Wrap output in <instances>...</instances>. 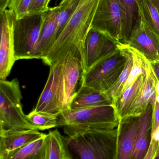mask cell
I'll use <instances>...</instances> for the list:
<instances>
[{"label": "cell", "instance_id": "cb8c5ba5", "mask_svg": "<svg viewBox=\"0 0 159 159\" xmlns=\"http://www.w3.org/2000/svg\"><path fill=\"white\" fill-rule=\"evenodd\" d=\"M128 46L132 55L133 65L129 79L125 84L122 93L131 86L140 75H145L147 69L151 63L139 51L129 46L128 45Z\"/></svg>", "mask_w": 159, "mask_h": 159}, {"label": "cell", "instance_id": "83f0119b", "mask_svg": "<svg viewBox=\"0 0 159 159\" xmlns=\"http://www.w3.org/2000/svg\"><path fill=\"white\" fill-rule=\"evenodd\" d=\"M77 5L70 7H66V8H61L58 6L59 7V10L57 16V27H56L54 43L67 24L70 17L74 11Z\"/></svg>", "mask_w": 159, "mask_h": 159}, {"label": "cell", "instance_id": "7a4b0ae2", "mask_svg": "<svg viewBox=\"0 0 159 159\" xmlns=\"http://www.w3.org/2000/svg\"><path fill=\"white\" fill-rule=\"evenodd\" d=\"M118 127L83 131L64 137L66 159H115Z\"/></svg>", "mask_w": 159, "mask_h": 159}, {"label": "cell", "instance_id": "f546056e", "mask_svg": "<svg viewBox=\"0 0 159 159\" xmlns=\"http://www.w3.org/2000/svg\"><path fill=\"white\" fill-rule=\"evenodd\" d=\"M159 128V103L156 101L153 106L152 132Z\"/></svg>", "mask_w": 159, "mask_h": 159}, {"label": "cell", "instance_id": "f35d334b", "mask_svg": "<svg viewBox=\"0 0 159 159\" xmlns=\"http://www.w3.org/2000/svg\"><path fill=\"white\" fill-rule=\"evenodd\" d=\"M51 0H47V3L48 5H49V2H50V1H51Z\"/></svg>", "mask_w": 159, "mask_h": 159}, {"label": "cell", "instance_id": "1f68e13d", "mask_svg": "<svg viewBox=\"0 0 159 159\" xmlns=\"http://www.w3.org/2000/svg\"><path fill=\"white\" fill-rule=\"evenodd\" d=\"M79 0H62L58 6L61 8H66L77 5Z\"/></svg>", "mask_w": 159, "mask_h": 159}, {"label": "cell", "instance_id": "2e32d148", "mask_svg": "<svg viewBox=\"0 0 159 159\" xmlns=\"http://www.w3.org/2000/svg\"><path fill=\"white\" fill-rule=\"evenodd\" d=\"M113 105V99L105 93L91 87L81 85L70 102L69 109L73 110Z\"/></svg>", "mask_w": 159, "mask_h": 159}, {"label": "cell", "instance_id": "f1b7e54d", "mask_svg": "<svg viewBox=\"0 0 159 159\" xmlns=\"http://www.w3.org/2000/svg\"><path fill=\"white\" fill-rule=\"evenodd\" d=\"M47 0H33L30 7L29 16L39 15L47 12L49 9Z\"/></svg>", "mask_w": 159, "mask_h": 159}, {"label": "cell", "instance_id": "d590c367", "mask_svg": "<svg viewBox=\"0 0 159 159\" xmlns=\"http://www.w3.org/2000/svg\"><path fill=\"white\" fill-rule=\"evenodd\" d=\"M154 5L157 8L159 12V0H150Z\"/></svg>", "mask_w": 159, "mask_h": 159}, {"label": "cell", "instance_id": "4316f807", "mask_svg": "<svg viewBox=\"0 0 159 159\" xmlns=\"http://www.w3.org/2000/svg\"><path fill=\"white\" fill-rule=\"evenodd\" d=\"M33 0H10L9 10L12 11L17 20L29 16L30 7Z\"/></svg>", "mask_w": 159, "mask_h": 159}, {"label": "cell", "instance_id": "d4e9b609", "mask_svg": "<svg viewBox=\"0 0 159 159\" xmlns=\"http://www.w3.org/2000/svg\"><path fill=\"white\" fill-rule=\"evenodd\" d=\"M58 115L37 112L33 110L26 117L35 129L44 131L58 127Z\"/></svg>", "mask_w": 159, "mask_h": 159}, {"label": "cell", "instance_id": "4fadbf2b", "mask_svg": "<svg viewBox=\"0 0 159 159\" xmlns=\"http://www.w3.org/2000/svg\"><path fill=\"white\" fill-rule=\"evenodd\" d=\"M140 119V116H131L120 120L118 126L115 159H131Z\"/></svg>", "mask_w": 159, "mask_h": 159}, {"label": "cell", "instance_id": "836d02e7", "mask_svg": "<svg viewBox=\"0 0 159 159\" xmlns=\"http://www.w3.org/2000/svg\"><path fill=\"white\" fill-rule=\"evenodd\" d=\"M151 64L159 81V62H151Z\"/></svg>", "mask_w": 159, "mask_h": 159}, {"label": "cell", "instance_id": "74e56055", "mask_svg": "<svg viewBox=\"0 0 159 159\" xmlns=\"http://www.w3.org/2000/svg\"><path fill=\"white\" fill-rule=\"evenodd\" d=\"M159 159V148L157 152L156 157H155V159Z\"/></svg>", "mask_w": 159, "mask_h": 159}, {"label": "cell", "instance_id": "3957f363", "mask_svg": "<svg viewBox=\"0 0 159 159\" xmlns=\"http://www.w3.org/2000/svg\"><path fill=\"white\" fill-rule=\"evenodd\" d=\"M119 120L113 105L66 110L58 116V127L70 136L91 129H113L117 128Z\"/></svg>", "mask_w": 159, "mask_h": 159}, {"label": "cell", "instance_id": "5bb4252c", "mask_svg": "<svg viewBox=\"0 0 159 159\" xmlns=\"http://www.w3.org/2000/svg\"><path fill=\"white\" fill-rule=\"evenodd\" d=\"M158 82V80L150 63L147 69L138 96L127 116H140L150 105L154 106L157 98V87Z\"/></svg>", "mask_w": 159, "mask_h": 159}, {"label": "cell", "instance_id": "484cf974", "mask_svg": "<svg viewBox=\"0 0 159 159\" xmlns=\"http://www.w3.org/2000/svg\"><path fill=\"white\" fill-rule=\"evenodd\" d=\"M139 8L147 26L159 38V12L150 0H138Z\"/></svg>", "mask_w": 159, "mask_h": 159}, {"label": "cell", "instance_id": "9a60e30c", "mask_svg": "<svg viewBox=\"0 0 159 159\" xmlns=\"http://www.w3.org/2000/svg\"><path fill=\"white\" fill-rule=\"evenodd\" d=\"M45 134L36 129L0 131V157L36 141Z\"/></svg>", "mask_w": 159, "mask_h": 159}, {"label": "cell", "instance_id": "8992f818", "mask_svg": "<svg viewBox=\"0 0 159 159\" xmlns=\"http://www.w3.org/2000/svg\"><path fill=\"white\" fill-rule=\"evenodd\" d=\"M48 12V11H47ZM28 16L16 21L14 30L16 61L35 59V53L47 13Z\"/></svg>", "mask_w": 159, "mask_h": 159}, {"label": "cell", "instance_id": "9c48e42d", "mask_svg": "<svg viewBox=\"0 0 159 159\" xmlns=\"http://www.w3.org/2000/svg\"><path fill=\"white\" fill-rule=\"evenodd\" d=\"M82 72L79 53L76 50L67 52L63 56L62 73L60 99L61 113L69 109L70 102L77 92V87L79 80H81Z\"/></svg>", "mask_w": 159, "mask_h": 159}, {"label": "cell", "instance_id": "e0dca14e", "mask_svg": "<svg viewBox=\"0 0 159 159\" xmlns=\"http://www.w3.org/2000/svg\"><path fill=\"white\" fill-rule=\"evenodd\" d=\"M153 106L150 105L140 116L139 130L134 143L131 159H144L152 139Z\"/></svg>", "mask_w": 159, "mask_h": 159}, {"label": "cell", "instance_id": "603a6c76", "mask_svg": "<svg viewBox=\"0 0 159 159\" xmlns=\"http://www.w3.org/2000/svg\"><path fill=\"white\" fill-rule=\"evenodd\" d=\"M122 46L124 48L127 56V61L125 67L115 83L108 91L105 92L107 95L113 99V103L122 93L125 84L129 79L133 65L132 55L128 45L122 44Z\"/></svg>", "mask_w": 159, "mask_h": 159}, {"label": "cell", "instance_id": "8d00e7d4", "mask_svg": "<svg viewBox=\"0 0 159 159\" xmlns=\"http://www.w3.org/2000/svg\"><path fill=\"white\" fill-rule=\"evenodd\" d=\"M159 81L157 85V95H159Z\"/></svg>", "mask_w": 159, "mask_h": 159}, {"label": "cell", "instance_id": "d6986e66", "mask_svg": "<svg viewBox=\"0 0 159 159\" xmlns=\"http://www.w3.org/2000/svg\"><path fill=\"white\" fill-rule=\"evenodd\" d=\"M47 134L22 147L0 157V159H46Z\"/></svg>", "mask_w": 159, "mask_h": 159}, {"label": "cell", "instance_id": "ba28073f", "mask_svg": "<svg viewBox=\"0 0 159 159\" xmlns=\"http://www.w3.org/2000/svg\"><path fill=\"white\" fill-rule=\"evenodd\" d=\"M63 57L50 65L47 81L33 110L59 116L62 73Z\"/></svg>", "mask_w": 159, "mask_h": 159}, {"label": "cell", "instance_id": "ac0fdd59", "mask_svg": "<svg viewBox=\"0 0 159 159\" xmlns=\"http://www.w3.org/2000/svg\"><path fill=\"white\" fill-rule=\"evenodd\" d=\"M58 6L49 8L42 27L35 53V59H43L54 43Z\"/></svg>", "mask_w": 159, "mask_h": 159}, {"label": "cell", "instance_id": "30bf717a", "mask_svg": "<svg viewBox=\"0 0 159 159\" xmlns=\"http://www.w3.org/2000/svg\"><path fill=\"white\" fill-rule=\"evenodd\" d=\"M0 80H6L16 60L14 45V30L16 19L9 9L0 13Z\"/></svg>", "mask_w": 159, "mask_h": 159}, {"label": "cell", "instance_id": "4dcf8cb0", "mask_svg": "<svg viewBox=\"0 0 159 159\" xmlns=\"http://www.w3.org/2000/svg\"><path fill=\"white\" fill-rule=\"evenodd\" d=\"M159 148V143L151 139L149 149L144 159H154Z\"/></svg>", "mask_w": 159, "mask_h": 159}, {"label": "cell", "instance_id": "7c38bea8", "mask_svg": "<svg viewBox=\"0 0 159 159\" xmlns=\"http://www.w3.org/2000/svg\"><path fill=\"white\" fill-rule=\"evenodd\" d=\"M117 48L118 44L115 41L91 28L85 41L82 73L86 72L97 61L112 54Z\"/></svg>", "mask_w": 159, "mask_h": 159}, {"label": "cell", "instance_id": "277c9868", "mask_svg": "<svg viewBox=\"0 0 159 159\" xmlns=\"http://www.w3.org/2000/svg\"><path fill=\"white\" fill-rule=\"evenodd\" d=\"M22 99L16 78L11 81L0 80V131L35 129L23 112Z\"/></svg>", "mask_w": 159, "mask_h": 159}, {"label": "cell", "instance_id": "44dd1931", "mask_svg": "<svg viewBox=\"0 0 159 159\" xmlns=\"http://www.w3.org/2000/svg\"><path fill=\"white\" fill-rule=\"evenodd\" d=\"M123 14L124 44L131 35L139 16L138 0H118Z\"/></svg>", "mask_w": 159, "mask_h": 159}, {"label": "cell", "instance_id": "ffe728a7", "mask_svg": "<svg viewBox=\"0 0 159 159\" xmlns=\"http://www.w3.org/2000/svg\"><path fill=\"white\" fill-rule=\"evenodd\" d=\"M144 75H142L135 82L123 92L114 102L119 120L126 117L138 96L143 82Z\"/></svg>", "mask_w": 159, "mask_h": 159}, {"label": "cell", "instance_id": "e575fe53", "mask_svg": "<svg viewBox=\"0 0 159 159\" xmlns=\"http://www.w3.org/2000/svg\"><path fill=\"white\" fill-rule=\"evenodd\" d=\"M152 139L159 143V128L152 132Z\"/></svg>", "mask_w": 159, "mask_h": 159}, {"label": "cell", "instance_id": "52a82bcc", "mask_svg": "<svg viewBox=\"0 0 159 159\" xmlns=\"http://www.w3.org/2000/svg\"><path fill=\"white\" fill-rule=\"evenodd\" d=\"M91 28L124 44L123 14L118 0H100Z\"/></svg>", "mask_w": 159, "mask_h": 159}, {"label": "cell", "instance_id": "7402d4cb", "mask_svg": "<svg viewBox=\"0 0 159 159\" xmlns=\"http://www.w3.org/2000/svg\"><path fill=\"white\" fill-rule=\"evenodd\" d=\"M46 159H66L64 137L58 130L47 134Z\"/></svg>", "mask_w": 159, "mask_h": 159}, {"label": "cell", "instance_id": "8fae6325", "mask_svg": "<svg viewBox=\"0 0 159 159\" xmlns=\"http://www.w3.org/2000/svg\"><path fill=\"white\" fill-rule=\"evenodd\" d=\"M126 45L139 51L150 62H159V38L147 26L140 8L138 21Z\"/></svg>", "mask_w": 159, "mask_h": 159}, {"label": "cell", "instance_id": "5b68a950", "mask_svg": "<svg viewBox=\"0 0 159 159\" xmlns=\"http://www.w3.org/2000/svg\"><path fill=\"white\" fill-rule=\"evenodd\" d=\"M122 44L119 45L115 52L100 60L82 73L80 85L103 92L108 91L117 80L125 67L127 56Z\"/></svg>", "mask_w": 159, "mask_h": 159}, {"label": "cell", "instance_id": "6da1fadb", "mask_svg": "<svg viewBox=\"0 0 159 159\" xmlns=\"http://www.w3.org/2000/svg\"><path fill=\"white\" fill-rule=\"evenodd\" d=\"M100 0H79L67 24L44 57V63L50 66L67 52L76 50L84 59V46Z\"/></svg>", "mask_w": 159, "mask_h": 159}, {"label": "cell", "instance_id": "d6a6232c", "mask_svg": "<svg viewBox=\"0 0 159 159\" xmlns=\"http://www.w3.org/2000/svg\"><path fill=\"white\" fill-rule=\"evenodd\" d=\"M10 2V0H0V13L7 9Z\"/></svg>", "mask_w": 159, "mask_h": 159}]
</instances>
